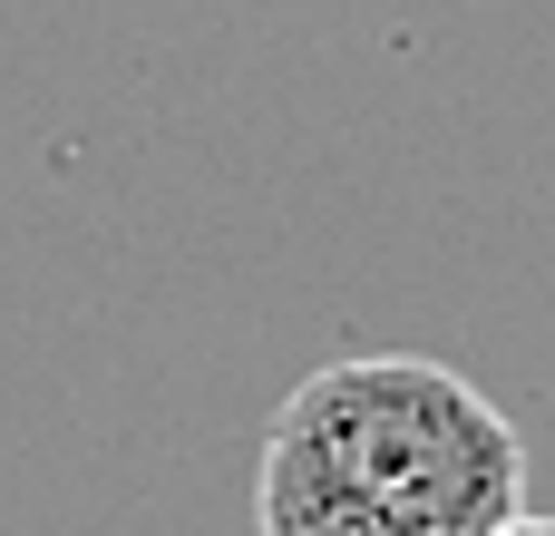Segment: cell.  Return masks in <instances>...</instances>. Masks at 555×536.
<instances>
[{"label":"cell","instance_id":"obj_1","mask_svg":"<svg viewBox=\"0 0 555 536\" xmlns=\"http://www.w3.org/2000/svg\"><path fill=\"white\" fill-rule=\"evenodd\" d=\"M527 508L517 420L429 352H351L283 391L254 536H498Z\"/></svg>","mask_w":555,"mask_h":536},{"label":"cell","instance_id":"obj_2","mask_svg":"<svg viewBox=\"0 0 555 536\" xmlns=\"http://www.w3.org/2000/svg\"><path fill=\"white\" fill-rule=\"evenodd\" d=\"M498 536H555V518H527V508H517V518H507Z\"/></svg>","mask_w":555,"mask_h":536}]
</instances>
